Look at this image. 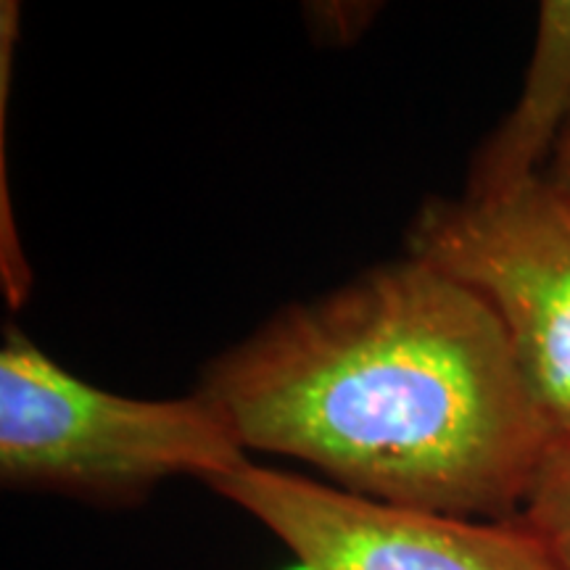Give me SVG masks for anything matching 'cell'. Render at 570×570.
<instances>
[{"mask_svg": "<svg viewBox=\"0 0 570 570\" xmlns=\"http://www.w3.org/2000/svg\"><path fill=\"white\" fill-rule=\"evenodd\" d=\"M198 391L246 452L458 518H518L554 441L491 306L412 256L281 312Z\"/></svg>", "mask_w": 570, "mask_h": 570, "instance_id": "cell-1", "label": "cell"}, {"mask_svg": "<svg viewBox=\"0 0 570 570\" xmlns=\"http://www.w3.org/2000/svg\"><path fill=\"white\" fill-rule=\"evenodd\" d=\"M244 462V444L202 391L159 402L119 396L71 375L17 331L0 346L6 487L119 504L177 475L212 483Z\"/></svg>", "mask_w": 570, "mask_h": 570, "instance_id": "cell-2", "label": "cell"}, {"mask_svg": "<svg viewBox=\"0 0 570 570\" xmlns=\"http://www.w3.org/2000/svg\"><path fill=\"white\" fill-rule=\"evenodd\" d=\"M410 256L479 294L508 333L554 439L570 436V198L550 177L428 202Z\"/></svg>", "mask_w": 570, "mask_h": 570, "instance_id": "cell-3", "label": "cell"}, {"mask_svg": "<svg viewBox=\"0 0 570 570\" xmlns=\"http://www.w3.org/2000/svg\"><path fill=\"white\" fill-rule=\"evenodd\" d=\"M209 487L259 520L306 570H558L520 518L404 508L252 460Z\"/></svg>", "mask_w": 570, "mask_h": 570, "instance_id": "cell-4", "label": "cell"}, {"mask_svg": "<svg viewBox=\"0 0 570 570\" xmlns=\"http://www.w3.org/2000/svg\"><path fill=\"white\" fill-rule=\"evenodd\" d=\"M570 127V0L539 6L537 40L515 106L470 169L468 196H489L539 177V164Z\"/></svg>", "mask_w": 570, "mask_h": 570, "instance_id": "cell-5", "label": "cell"}, {"mask_svg": "<svg viewBox=\"0 0 570 570\" xmlns=\"http://www.w3.org/2000/svg\"><path fill=\"white\" fill-rule=\"evenodd\" d=\"M518 518L547 547L554 568L570 570V436L552 441Z\"/></svg>", "mask_w": 570, "mask_h": 570, "instance_id": "cell-6", "label": "cell"}, {"mask_svg": "<svg viewBox=\"0 0 570 570\" xmlns=\"http://www.w3.org/2000/svg\"><path fill=\"white\" fill-rule=\"evenodd\" d=\"M550 180L558 185V188L562 190L570 198V127L566 130V135H562L558 148H554V156H552V177Z\"/></svg>", "mask_w": 570, "mask_h": 570, "instance_id": "cell-7", "label": "cell"}]
</instances>
